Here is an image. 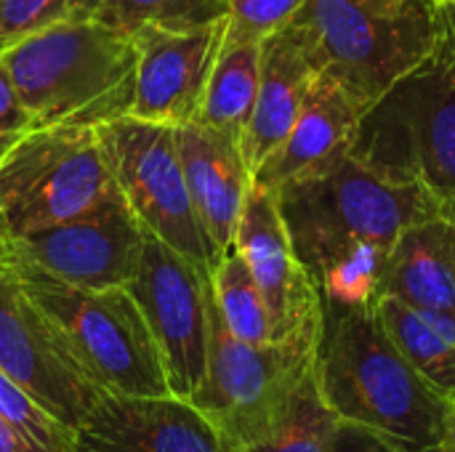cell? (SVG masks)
<instances>
[{
  "label": "cell",
  "mask_w": 455,
  "mask_h": 452,
  "mask_svg": "<svg viewBox=\"0 0 455 452\" xmlns=\"http://www.w3.org/2000/svg\"><path fill=\"white\" fill-rule=\"evenodd\" d=\"M315 381L341 421L368 426L405 452L440 448L448 397L405 360L381 325L376 306L344 309L323 304Z\"/></svg>",
  "instance_id": "1"
},
{
  "label": "cell",
  "mask_w": 455,
  "mask_h": 452,
  "mask_svg": "<svg viewBox=\"0 0 455 452\" xmlns=\"http://www.w3.org/2000/svg\"><path fill=\"white\" fill-rule=\"evenodd\" d=\"M35 128H101L131 112L136 51L96 19H64L0 51Z\"/></svg>",
  "instance_id": "2"
},
{
  "label": "cell",
  "mask_w": 455,
  "mask_h": 452,
  "mask_svg": "<svg viewBox=\"0 0 455 452\" xmlns=\"http://www.w3.org/2000/svg\"><path fill=\"white\" fill-rule=\"evenodd\" d=\"M277 205L309 277L355 242L395 245L413 224L448 216L419 184L392 178L344 152L333 163L280 186Z\"/></svg>",
  "instance_id": "3"
},
{
  "label": "cell",
  "mask_w": 455,
  "mask_h": 452,
  "mask_svg": "<svg viewBox=\"0 0 455 452\" xmlns=\"http://www.w3.org/2000/svg\"><path fill=\"white\" fill-rule=\"evenodd\" d=\"M0 253L27 298L53 328L69 360L101 394H171L160 349L128 288L88 290L59 282Z\"/></svg>",
  "instance_id": "4"
},
{
  "label": "cell",
  "mask_w": 455,
  "mask_h": 452,
  "mask_svg": "<svg viewBox=\"0 0 455 452\" xmlns=\"http://www.w3.org/2000/svg\"><path fill=\"white\" fill-rule=\"evenodd\" d=\"M349 152L392 178L424 186L455 216V56L443 40L368 107Z\"/></svg>",
  "instance_id": "5"
},
{
  "label": "cell",
  "mask_w": 455,
  "mask_h": 452,
  "mask_svg": "<svg viewBox=\"0 0 455 452\" xmlns=\"http://www.w3.org/2000/svg\"><path fill=\"white\" fill-rule=\"evenodd\" d=\"M291 24L304 32L323 69L339 72L371 101L443 40L432 0H307Z\"/></svg>",
  "instance_id": "6"
},
{
  "label": "cell",
  "mask_w": 455,
  "mask_h": 452,
  "mask_svg": "<svg viewBox=\"0 0 455 452\" xmlns=\"http://www.w3.org/2000/svg\"><path fill=\"white\" fill-rule=\"evenodd\" d=\"M120 194L99 128H32L0 155V229L21 237Z\"/></svg>",
  "instance_id": "7"
},
{
  "label": "cell",
  "mask_w": 455,
  "mask_h": 452,
  "mask_svg": "<svg viewBox=\"0 0 455 452\" xmlns=\"http://www.w3.org/2000/svg\"><path fill=\"white\" fill-rule=\"evenodd\" d=\"M317 346L248 344L227 330L211 298L208 365L189 402L232 452L269 437L288 416L296 392L315 370Z\"/></svg>",
  "instance_id": "8"
},
{
  "label": "cell",
  "mask_w": 455,
  "mask_h": 452,
  "mask_svg": "<svg viewBox=\"0 0 455 452\" xmlns=\"http://www.w3.org/2000/svg\"><path fill=\"white\" fill-rule=\"evenodd\" d=\"M99 133L115 184L141 229L211 277L219 253L195 213L173 128L125 115Z\"/></svg>",
  "instance_id": "9"
},
{
  "label": "cell",
  "mask_w": 455,
  "mask_h": 452,
  "mask_svg": "<svg viewBox=\"0 0 455 452\" xmlns=\"http://www.w3.org/2000/svg\"><path fill=\"white\" fill-rule=\"evenodd\" d=\"M128 290L155 336L171 394L189 400L200 389L208 365L211 277L147 234L139 274Z\"/></svg>",
  "instance_id": "10"
},
{
  "label": "cell",
  "mask_w": 455,
  "mask_h": 452,
  "mask_svg": "<svg viewBox=\"0 0 455 452\" xmlns=\"http://www.w3.org/2000/svg\"><path fill=\"white\" fill-rule=\"evenodd\" d=\"M147 232L131 213L123 194L77 218L21 234L3 237V250L59 282L107 290L128 288L141 264Z\"/></svg>",
  "instance_id": "11"
},
{
  "label": "cell",
  "mask_w": 455,
  "mask_h": 452,
  "mask_svg": "<svg viewBox=\"0 0 455 452\" xmlns=\"http://www.w3.org/2000/svg\"><path fill=\"white\" fill-rule=\"evenodd\" d=\"M235 250L245 258L264 296L275 344L317 346L323 336V298L293 250L272 189L251 184L235 234Z\"/></svg>",
  "instance_id": "12"
},
{
  "label": "cell",
  "mask_w": 455,
  "mask_h": 452,
  "mask_svg": "<svg viewBox=\"0 0 455 452\" xmlns=\"http://www.w3.org/2000/svg\"><path fill=\"white\" fill-rule=\"evenodd\" d=\"M3 242V240H0ZM0 370L75 429L101 392L77 370L0 253Z\"/></svg>",
  "instance_id": "13"
},
{
  "label": "cell",
  "mask_w": 455,
  "mask_h": 452,
  "mask_svg": "<svg viewBox=\"0 0 455 452\" xmlns=\"http://www.w3.org/2000/svg\"><path fill=\"white\" fill-rule=\"evenodd\" d=\"M136 85L128 117L157 125L197 120L213 61L224 40V19L197 29L141 27L131 32Z\"/></svg>",
  "instance_id": "14"
},
{
  "label": "cell",
  "mask_w": 455,
  "mask_h": 452,
  "mask_svg": "<svg viewBox=\"0 0 455 452\" xmlns=\"http://www.w3.org/2000/svg\"><path fill=\"white\" fill-rule=\"evenodd\" d=\"M64 452H232L208 418L173 394H101L72 429Z\"/></svg>",
  "instance_id": "15"
},
{
  "label": "cell",
  "mask_w": 455,
  "mask_h": 452,
  "mask_svg": "<svg viewBox=\"0 0 455 452\" xmlns=\"http://www.w3.org/2000/svg\"><path fill=\"white\" fill-rule=\"evenodd\" d=\"M371 104L347 77L325 67L312 83L285 141L253 173V184L277 192L349 152Z\"/></svg>",
  "instance_id": "16"
},
{
  "label": "cell",
  "mask_w": 455,
  "mask_h": 452,
  "mask_svg": "<svg viewBox=\"0 0 455 452\" xmlns=\"http://www.w3.org/2000/svg\"><path fill=\"white\" fill-rule=\"evenodd\" d=\"M320 72L323 64L296 24L264 40L259 93L240 136V152L251 176L285 141Z\"/></svg>",
  "instance_id": "17"
},
{
  "label": "cell",
  "mask_w": 455,
  "mask_h": 452,
  "mask_svg": "<svg viewBox=\"0 0 455 452\" xmlns=\"http://www.w3.org/2000/svg\"><path fill=\"white\" fill-rule=\"evenodd\" d=\"M173 133L195 213L221 258L235 248L240 213L253 176L232 136L203 123L176 125Z\"/></svg>",
  "instance_id": "18"
},
{
  "label": "cell",
  "mask_w": 455,
  "mask_h": 452,
  "mask_svg": "<svg viewBox=\"0 0 455 452\" xmlns=\"http://www.w3.org/2000/svg\"><path fill=\"white\" fill-rule=\"evenodd\" d=\"M381 296L455 317V216L419 221L395 240Z\"/></svg>",
  "instance_id": "19"
},
{
  "label": "cell",
  "mask_w": 455,
  "mask_h": 452,
  "mask_svg": "<svg viewBox=\"0 0 455 452\" xmlns=\"http://www.w3.org/2000/svg\"><path fill=\"white\" fill-rule=\"evenodd\" d=\"M261 45L264 43H237V45L221 43L195 123L227 133L240 144V136L251 120L259 93Z\"/></svg>",
  "instance_id": "20"
},
{
  "label": "cell",
  "mask_w": 455,
  "mask_h": 452,
  "mask_svg": "<svg viewBox=\"0 0 455 452\" xmlns=\"http://www.w3.org/2000/svg\"><path fill=\"white\" fill-rule=\"evenodd\" d=\"M376 314L405 360L443 394H455V336L437 328L429 317L411 309L408 304L381 296Z\"/></svg>",
  "instance_id": "21"
},
{
  "label": "cell",
  "mask_w": 455,
  "mask_h": 452,
  "mask_svg": "<svg viewBox=\"0 0 455 452\" xmlns=\"http://www.w3.org/2000/svg\"><path fill=\"white\" fill-rule=\"evenodd\" d=\"M211 298L232 336L248 344H275L264 296L245 258L235 248L227 250L211 272Z\"/></svg>",
  "instance_id": "22"
},
{
  "label": "cell",
  "mask_w": 455,
  "mask_h": 452,
  "mask_svg": "<svg viewBox=\"0 0 455 452\" xmlns=\"http://www.w3.org/2000/svg\"><path fill=\"white\" fill-rule=\"evenodd\" d=\"M389 245L355 242L325 261L312 282L320 290L323 304L344 309H371L381 298V285L389 261Z\"/></svg>",
  "instance_id": "23"
},
{
  "label": "cell",
  "mask_w": 455,
  "mask_h": 452,
  "mask_svg": "<svg viewBox=\"0 0 455 452\" xmlns=\"http://www.w3.org/2000/svg\"><path fill=\"white\" fill-rule=\"evenodd\" d=\"M227 16V0H101L91 19L131 35L141 27L197 29Z\"/></svg>",
  "instance_id": "24"
},
{
  "label": "cell",
  "mask_w": 455,
  "mask_h": 452,
  "mask_svg": "<svg viewBox=\"0 0 455 452\" xmlns=\"http://www.w3.org/2000/svg\"><path fill=\"white\" fill-rule=\"evenodd\" d=\"M339 416L323 400L315 370L296 392V400L283 424L261 442L240 452H328Z\"/></svg>",
  "instance_id": "25"
},
{
  "label": "cell",
  "mask_w": 455,
  "mask_h": 452,
  "mask_svg": "<svg viewBox=\"0 0 455 452\" xmlns=\"http://www.w3.org/2000/svg\"><path fill=\"white\" fill-rule=\"evenodd\" d=\"M0 416L37 450L64 452L72 440V429L59 418H53L24 386H19L3 370H0Z\"/></svg>",
  "instance_id": "26"
},
{
  "label": "cell",
  "mask_w": 455,
  "mask_h": 452,
  "mask_svg": "<svg viewBox=\"0 0 455 452\" xmlns=\"http://www.w3.org/2000/svg\"><path fill=\"white\" fill-rule=\"evenodd\" d=\"M307 0H227L224 45L264 43L293 21Z\"/></svg>",
  "instance_id": "27"
},
{
  "label": "cell",
  "mask_w": 455,
  "mask_h": 452,
  "mask_svg": "<svg viewBox=\"0 0 455 452\" xmlns=\"http://www.w3.org/2000/svg\"><path fill=\"white\" fill-rule=\"evenodd\" d=\"M72 0H0V51L69 16Z\"/></svg>",
  "instance_id": "28"
},
{
  "label": "cell",
  "mask_w": 455,
  "mask_h": 452,
  "mask_svg": "<svg viewBox=\"0 0 455 452\" xmlns=\"http://www.w3.org/2000/svg\"><path fill=\"white\" fill-rule=\"evenodd\" d=\"M32 128V117L24 109L5 64L0 61V155Z\"/></svg>",
  "instance_id": "29"
},
{
  "label": "cell",
  "mask_w": 455,
  "mask_h": 452,
  "mask_svg": "<svg viewBox=\"0 0 455 452\" xmlns=\"http://www.w3.org/2000/svg\"><path fill=\"white\" fill-rule=\"evenodd\" d=\"M328 452H405L397 442H392L389 437L352 424V421H341L336 424L333 440H331V450Z\"/></svg>",
  "instance_id": "30"
},
{
  "label": "cell",
  "mask_w": 455,
  "mask_h": 452,
  "mask_svg": "<svg viewBox=\"0 0 455 452\" xmlns=\"http://www.w3.org/2000/svg\"><path fill=\"white\" fill-rule=\"evenodd\" d=\"M0 452H43L37 450L29 440H24L3 416H0Z\"/></svg>",
  "instance_id": "31"
},
{
  "label": "cell",
  "mask_w": 455,
  "mask_h": 452,
  "mask_svg": "<svg viewBox=\"0 0 455 452\" xmlns=\"http://www.w3.org/2000/svg\"><path fill=\"white\" fill-rule=\"evenodd\" d=\"M437 19H440V29H443V43L451 48V53L455 56V3L445 5V8H435Z\"/></svg>",
  "instance_id": "32"
},
{
  "label": "cell",
  "mask_w": 455,
  "mask_h": 452,
  "mask_svg": "<svg viewBox=\"0 0 455 452\" xmlns=\"http://www.w3.org/2000/svg\"><path fill=\"white\" fill-rule=\"evenodd\" d=\"M437 452H455V394L448 397V410H445V426H443V440Z\"/></svg>",
  "instance_id": "33"
},
{
  "label": "cell",
  "mask_w": 455,
  "mask_h": 452,
  "mask_svg": "<svg viewBox=\"0 0 455 452\" xmlns=\"http://www.w3.org/2000/svg\"><path fill=\"white\" fill-rule=\"evenodd\" d=\"M101 0H72L69 3V16L67 19H88Z\"/></svg>",
  "instance_id": "34"
},
{
  "label": "cell",
  "mask_w": 455,
  "mask_h": 452,
  "mask_svg": "<svg viewBox=\"0 0 455 452\" xmlns=\"http://www.w3.org/2000/svg\"><path fill=\"white\" fill-rule=\"evenodd\" d=\"M455 0H432V5L435 8H445V5H453Z\"/></svg>",
  "instance_id": "35"
},
{
  "label": "cell",
  "mask_w": 455,
  "mask_h": 452,
  "mask_svg": "<svg viewBox=\"0 0 455 452\" xmlns=\"http://www.w3.org/2000/svg\"><path fill=\"white\" fill-rule=\"evenodd\" d=\"M3 237H5V234H3V229H0V240H3Z\"/></svg>",
  "instance_id": "36"
}]
</instances>
